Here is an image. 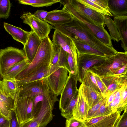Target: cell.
<instances>
[{"label": "cell", "instance_id": "3", "mask_svg": "<svg viewBox=\"0 0 127 127\" xmlns=\"http://www.w3.org/2000/svg\"><path fill=\"white\" fill-rule=\"evenodd\" d=\"M52 93L40 94L34 96L33 106V118L39 123V127H45L52 120L55 103L59 100Z\"/></svg>", "mask_w": 127, "mask_h": 127}, {"label": "cell", "instance_id": "21", "mask_svg": "<svg viewBox=\"0 0 127 127\" xmlns=\"http://www.w3.org/2000/svg\"><path fill=\"white\" fill-rule=\"evenodd\" d=\"M4 27L6 31L15 40L20 42L24 46L25 44L30 32L25 31L20 28L4 22Z\"/></svg>", "mask_w": 127, "mask_h": 127}, {"label": "cell", "instance_id": "9", "mask_svg": "<svg viewBox=\"0 0 127 127\" xmlns=\"http://www.w3.org/2000/svg\"><path fill=\"white\" fill-rule=\"evenodd\" d=\"M23 22L29 25L41 40L48 36L53 28L52 26L45 21H42L36 17L30 12H24L20 16Z\"/></svg>", "mask_w": 127, "mask_h": 127}, {"label": "cell", "instance_id": "14", "mask_svg": "<svg viewBox=\"0 0 127 127\" xmlns=\"http://www.w3.org/2000/svg\"><path fill=\"white\" fill-rule=\"evenodd\" d=\"M122 111L118 110L110 114L93 118L85 120L87 127H116Z\"/></svg>", "mask_w": 127, "mask_h": 127}, {"label": "cell", "instance_id": "42", "mask_svg": "<svg viewBox=\"0 0 127 127\" xmlns=\"http://www.w3.org/2000/svg\"><path fill=\"white\" fill-rule=\"evenodd\" d=\"M116 127H127V110L120 115Z\"/></svg>", "mask_w": 127, "mask_h": 127}, {"label": "cell", "instance_id": "2", "mask_svg": "<svg viewBox=\"0 0 127 127\" xmlns=\"http://www.w3.org/2000/svg\"><path fill=\"white\" fill-rule=\"evenodd\" d=\"M53 53V44L49 36L41 39L33 60L15 80L17 81L21 80L34 73L40 68L50 65Z\"/></svg>", "mask_w": 127, "mask_h": 127}, {"label": "cell", "instance_id": "31", "mask_svg": "<svg viewBox=\"0 0 127 127\" xmlns=\"http://www.w3.org/2000/svg\"><path fill=\"white\" fill-rule=\"evenodd\" d=\"M78 0L84 5L103 15L110 16H112L110 12L106 10L98 4L94 2L92 0Z\"/></svg>", "mask_w": 127, "mask_h": 127}, {"label": "cell", "instance_id": "26", "mask_svg": "<svg viewBox=\"0 0 127 127\" xmlns=\"http://www.w3.org/2000/svg\"><path fill=\"white\" fill-rule=\"evenodd\" d=\"M15 107V99L6 97L0 92V111L1 114L9 120L10 111L14 110Z\"/></svg>", "mask_w": 127, "mask_h": 127}, {"label": "cell", "instance_id": "45", "mask_svg": "<svg viewBox=\"0 0 127 127\" xmlns=\"http://www.w3.org/2000/svg\"><path fill=\"white\" fill-rule=\"evenodd\" d=\"M0 127H9V120L2 114L0 115Z\"/></svg>", "mask_w": 127, "mask_h": 127}, {"label": "cell", "instance_id": "4", "mask_svg": "<svg viewBox=\"0 0 127 127\" xmlns=\"http://www.w3.org/2000/svg\"><path fill=\"white\" fill-rule=\"evenodd\" d=\"M127 64V52H118L107 58L103 63L95 65L89 69L100 76L113 75Z\"/></svg>", "mask_w": 127, "mask_h": 127}, {"label": "cell", "instance_id": "17", "mask_svg": "<svg viewBox=\"0 0 127 127\" xmlns=\"http://www.w3.org/2000/svg\"><path fill=\"white\" fill-rule=\"evenodd\" d=\"M89 109L84 95L83 84L82 83L78 89L77 99L73 109V117L84 122L86 119Z\"/></svg>", "mask_w": 127, "mask_h": 127}, {"label": "cell", "instance_id": "33", "mask_svg": "<svg viewBox=\"0 0 127 127\" xmlns=\"http://www.w3.org/2000/svg\"><path fill=\"white\" fill-rule=\"evenodd\" d=\"M11 6L9 0H0V19L9 17Z\"/></svg>", "mask_w": 127, "mask_h": 127}, {"label": "cell", "instance_id": "48", "mask_svg": "<svg viewBox=\"0 0 127 127\" xmlns=\"http://www.w3.org/2000/svg\"><path fill=\"white\" fill-rule=\"evenodd\" d=\"M127 71V64H126L121 68L114 72L113 75L121 74Z\"/></svg>", "mask_w": 127, "mask_h": 127}, {"label": "cell", "instance_id": "36", "mask_svg": "<svg viewBox=\"0 0 127 127\" xmlns=\"http://www.w3.org/2000/svg\"><path fill=\"white\" fill-rule=\"evenodd\" d=\"M106 101L100 106L91 118L107 115L114 112L110 108L106 106Z\"/></svg>", "mask_w": 127, "mask_h": 127}, {"label": "cell", "instance_id": "47", "mask_svg": "<svg viewBox=\"0 0 127 127\" xmlns=\"http://www.w3.org/2000/svg\"><path fill=\"white\" fill-rule=\"evenodd\" d=\"M86 72H87L89 77H90V78L93 83L96 87L97 89L99 90V91L100 92V90L97 85L95 79L93 74V72L90 69L87 70Z\"/></svg>", "mask_w": 127, "mask_h": 127}, {"label": "cell", "instance_id": "25", "mask_svg": "<svg viewBox=\"0 0 127 127\" xmlns=\"http://www.w3.org/2000/svg\"><path fill=\"white\" fill-rule=\"evenodd\" d=\"M50 65L43 67L34 73L20 81H17L19 87L47 77L50 74Z\"/></svg>", "mask_w": 127, "mask_h": 127}, {"label": "cell", "instance_id": "37", "mask_svg": "<svg viewBox=\"0 0 127 127\" xmlns=\"http://www.w3.org/2000/svg\"><path fill=\"white\" fill-rule=\"evenodd\" d=\"M121 97L120 89L117 92L112 102L108 106L113 112H116L118 110H123L120 108Z\"/></svg>", "mask_w": 127, "mask_h": 127}, {"label": "cell", "instance_id": "49", "mask_svg": "<svg viewBox=\"0 0 127 127\" xmlns=\"http://www.w3.org/2000/svg\"><path fill=\"white\" fill-rule=\"evenodd\" d=\"M82 127H86V126H85L84 124L83 126Z\"/></svg>", "mask_w": 127, "mask_h": 127}, {"label": "cell", "instance_id": "20", "mask_svg": "<svg viewBox=\"0 0 127 127\" xmlns=\"http://www.w3.org/2000/svg\"><path fill=\"white\" fill-rule=\"evenodd\" d=\"M20 89L15 80L2 78L0 80V92L6 97L15 99Z\"/></svg>", "mask_w": 127, "mask_h": 127}, {"label": "cell", "instance_id": "30", "mask_svg": "<svg viewBox=\"0 0 127 127\" xmlns=\"http://www.w3.org/2000/svg\"><path fill=\"white\" fill-rule=\"evenodd\" d=\"M60 0H19V3L29 5L34 7H48L58 2Z\"/></svg>", "mask_w": 127, "mask_h": 127}, {"label": "cell", "instance_id": "46", "mask_svg": "<svg viewBox=\"0 0 127 127\" xmlns=\"http://www.w3.org/2000/svg\"><path fill=\"white\" fill-rule=\"evenodd\" d=\"M116 90L114 92L108 96L106 97V106H108L112 101L116 95L118 90Z\"/></svg>", "mask_w": 127, "mask_h": 127}, {"label": "cell", "instance_id": "5", "mask_svg": "<svg viewBox=\"0 0 127 127\" xmlns=\"http://www.w3.org/2000/svg\"><path fill=\"white\" fill-rule=\"evenodd\" d=\"M27 59L23 50L11 46L0 49V78L11 67Z\"/></svg>", "mask_w": 127, "mask_h": 127}, {"label": "cell", "instance_id": "12", "mask_svg": "<svg viewBox=\"0 0 127 127\" xmlns=\"http://www.w3.org/2000/svg\"><path fill=\"white\" fill-rule=\"evenodd\" d=\"M51 92L46 77L21 86L20 88L18 96L19 97L34 96L39 94L46 95Z\"/></svg>", "mask_w": 127, "mask_h": 127}, {"label": "cell", "instance_id": "16", "mask_svg": "<svg viewBox=\"0 0 127 127\" xmlns=\"http://www.w3.org/2000/svg\"><path fill=\"white\" fill-rule=\"evenodd\" d=\"M127 71L119 74L100 76L107 88L106 97L127 84Z\"/></svg>", "mask_w": 127, "mask_h": 127}, {"label": "cell", "instance_id": "18", "mask_svg": "<svg viewBox=\"0 0 127 127\" xmlns=\"http://www.w3.org/2000/svg\"><path fill=\"white\" fill-rule=\"evenodd\" d=\"M73 17L69 12L63 8L61 10L48 12L44 21L54 26L68 23L72 20Z\"/></svg>", "mask_w": 127, "mask_h": 127}, {"label": "cell", "instance_id": "34", "mask_svg": "<svg viewBox=\"0 0 127 127\" xmlns=\"http://www.w3.org/2000/svg\"><path fill=\"white\" fill-rule=\"evenodd\" d=\"M57 66L58 67H63L66 69L69 73H71L68 62L67 52L64 50L61 47L59 54Z\"/></svg>", "mask_w": 127, "mask_h": 127}, {"label": "cell", "instance_id": "8", "mask_svg": "<svg viewBox=\"0 0 127 127\" xmlns=\"http://www.w3.org/2000/svg\"><path fill=\"white\" fill-rule=\"evenodd\" d=\"M61 3L64 5V8L69 12L73 16L86 25L99 40L106 46L113 48L110 35L104 29V26H98L87 22L71 7L65 3Z\"/></svg>", "mask_w": 127, "mask_h": 127}, {"label": "cell", "instance_id": "35", "mask_svg": "<svg viewBox=\"0 0 127 127\" xmlns=\"http://www.w3.org/2000/svg\"><path fill=\"white\" fill-rule=\"evenodd\" d=\"M121 102L120 108L123 111L127 110V84H124L120 89Z\"/></svg>", "mask_w": 127, "mask_h": 127}, {"label": "cell", "instance_id": "43", "mask_svg": "<svg viewBox=\"0 0 127 127\" xmlns=\"http://www.w3.org/2000/svg\"><path fill=\"white\" fill-rule=\"evenodd\" d=\"M39 126L37 121L33 118L21 124L20 127H39Z\"/></svg>", "mask_w": 127, "mask_h": 127}, {"label": "cell", "instance_id": "1", "mask_svg": "<svg viewBox=\"0 0 127 127\" xmlns=\"http://www.w3.org/2000/svg\"><path fill=\"white\" fill-rule=\"evenodd\" d=\"M72 20L67 23L53 26L55 29L69 38L84 42L104 53L107 57L118 52L114 48L104 44L98 39L84 23L73 16Z\"/></svg>", "mask_w": 127, "mask_h": 127}, {"label": "cell", "instance_id": "40", "mask_svg": "<svg viewBox=\"0 0 127 127\" xmlns=\"http://www.w3.org/2000/svg\"><path fill=\"white\" fill-rule=\"evenodd\" d=\"M84 125V122L80 121L73 117L66 119L65 122V127H82Z\"/></svg>", "mask_w": 127, "mask_h": 127}, {"label": "cell", "instance_id": "19", "mask_svg": "<svg viewBox=\"0 0 127 127\" xmlns=\"http://www.w3.org/2000/svg\"><path fill=\"white\" fill-rule=\"evenodd\" d=\"M41 40L32 30L28 37L23 49L27 59L31 63L37 53Z\"/></svg>", "mask_w": 127, "mask_h": 127}, {"label": "cell", "instance_id": "10", "mask_svg": "<svg viewBox=\"0 0 127 127\" xmlns=\"http://www.w3.org/2000/svg\"><path fill=\"white\" fill-rule=\"evenodd\" d=\"M68 73L66 69L58 67L46 77L50 91L57 96L61 95L68 79Z\"/></svg>", "mask_w": 127, "mask_h": 127}, {"label": "cell", "instance_id": "29", "mask_svg": "<svg viewBox=\"0 0 127 127\" xmlns=\"http://www.w3.org/2000/svg\"><path fill=\"white\" fill-rule=\"evenodd\" d=\"M104 25L107 26L109 31L111 39L117 42L120 41V36L114 21L109 16L104 15Z\"/></svg>", "mask_w": 127, "mask_h": 127}, {"label": "cell", "instance_id": "44", "mask_svg": "<svg viewBox=\"0 0 127 127\" xmlns=\"http://www.w3.org/2000/svg\"><path fill=\"white\" fill-rule=\"evenodd\" d=\"M48 12L44 10H37L33 14L36 18L39 19L44 21V20L47 16Z\"/></svg>", "mask_w": 127, "mask_h": 127}, {"label": "cell", "instance_id": "50", "mask_svg": "<svg viewBox=\"0 0 127 127\" xmlns=\"http://www.w3.org/2000/svg\"><path fill=\"white\" fill-rule=\"evenodd\" d=\"M1 112H0V115H1Z\"/></svg>", "mask_w": 127, "mask_h": 127}, {"label": "cell", "instance_id": "24", "mask_svg": "<svg viewBox=\"0 0 127 127\" xmlns=\"http://www.w3.org/2000/svg\"><path fill=\"white\" fill-rule=\"evenodd\" d=\"M72 40L68 37L57 30L55 31L52 41L53 44L60 45L69 54L72 53Z\"/></svg>", "mask_w": 127, "mask_h": 127}, {"label": "cell", "instance_id": "23", "mask_svg": "<svg viewBox=\"0 0 127 127\" xmlns=\"http://www.w3.org/2000/svg\"><path fill=\"white\" fill-rule=\"evenodd\" d=\"M108 5L115 17L127 16V0H108Z\"/></svg>", "mask_w": 127, "mask_h": 127}, {"label": "cell", "instance_id": "51", "mask_svg": "<svg viewBox=\"0 0 127 127\" xmlns=\"http://www.w3.org/2000/svg\"></svg>", "mask_w": 127, "mask_h": 127}, {"label": "cell", "instance_id": "38", "mask_svg": "<svg viewBox=\"0 0 127 127\" xmlns=\"http://www.w3.org/2000/svg\"><path fill=\"white\" fill-rule=\"evenodd\" d=\"M93 74L95 79L97 85L103 97H106L107 88L103 81L100 76L93 72Z\"/></svg>", "mask_w": 127, "mask_h": 127}, {"label": "cell", "instance_id": "27", "mask_svg": "<svg viewBox=\"0 0 127 127\" xmlns=\"http://www.w3.org/2000/svg\"><path fill=\"white\" fill-rule=\"evenodd\" d=\"M72 40L75 45L77 55L82 54H86L107 57L103 53L84 42L78 40Z\"/></svg>", "mask_w": 127, "mask_h": 127}, {"label": "cell", "instance_id": "39", "mask_svg": "<svg viewBox=\"0 0 127 127\" xmlns=\"http://www.w3.org/2000/svg\"><path fill=\"white\" fill-rule=\"evenodd\" d=\"M106 97H103L97 104L89 109L85 120L89 119L91 118L100 106L106 100Z\"/></svg>", "mask_w": 127, "mask_h": 127}, {"label": "cell", "instance_id": "7", "mask_svg": "<svg viewBox=\"0 0 127 127\" xmlns=\"http://www.w3.org/2000/svg\"><path fill=\"white\" fill-rule=\"evenodd\" d=\"M34 96L19 97L18 94L15 98L14 110L19 124L33 118V106Z\"/></svg>", "mask_w": 127, "mask_h": 127}, {"label": "cell", "instance_id": "28", "mask_svg": "<svg viewBox=\"0 0 127 127\" xmlns=\"http://www.w3.org/2000/svg\"><path fill=\"white\" fill-rule=\"evenodd\" d=\"M30 63L27 59L17 63L10 68L1 78L15 80V77Z\"/></svg>", "mask_w": 127, "mask_h": 127}, {"label": "cell", "instance_id": "32", "mask_svg": "<svg viewBox=\"0 0 127 127\" xmlns=\"http://www.w3.org/2000/svg\"><path fill=\"white\" fill-rule=\"evenodd\" d=\"M78 94L74 96L68 104L61 111V115L66 119L73 117V109L77 101Z\"/></svg>", "mask_w": 127, "mask_h": 127}, {"label": "cell", "instance_id": "6", "mask_svg": "<svg viewBox=\"0 0 127 127\" xmlns=\"http://www.w3.org/2000/svg\"><path fill=\"white\" fill-rule=\"evenodd\" d=\"M60 2L71 7L87 22L98 26H105L104 15L84 5L78 0H60Z\"/></svg>", "mask_w": 127, "mask_h": 127}, {"label": "cell", "instance_id": "13", "mask_svg": "<svg viewBox=\"0 0 127 127\" xmlns=\"http://www.w3.org/2000/svg\"><path fill=\"white\" fill-rule=\"evenodd\" d=\"M77 81L74 74L69 73L59 101V109L61 111L68 104L74 96L78 94Z\"/></svg>", "mask_w": 127, "mask_h": 127}, {"label": "cell", "instance_id": "11", "mask_svg": "<svg viewBox=\"0 0 127 127\" xmlns=\"http://www.w3.org/2000/svg\"><path fill=\"white\" fill-rule=\"evenodd\" d=\"M77 55L78 81L81 83L87 70L95 65L103 62L108 58L105 56L86 54Z\"/></svg>", "mask_w": 127, "mask_h": 127}, {"label": "cell", "instance_id": "22", "mask_svg": "<svg viewBox=\"0 0 127 127\" xmlns=\"http://www.w3.org/2000/svg\"><path fill=\"white\" fill-rule=\"evenodd\" d=\"M127 16L114 17V21L121 41V46L127 52Z\"/></svg>", "mask_w": 127, "mask_h": 127}, {"label": "cell", "instance_id": "41", "mask_svg": "<svg viewBox=\"0 0 127 127\" xmlns=\"http://www.w3.org/2000/svg\"><path fill=\"white\" fill-rule=\"evenodd\" d=\"M10 118L9 120V127H20L16 114L14 110H12L10 112Z\"/></svg>", "mask_w": 127, "mask_h": 127}, {"label": "cell", "instance_id": "15", "mask_svg": "<svg viewBox=\"0 0 127 127\" xmlns=\"http://www.w3.org/2000/svg\"><path fill=\"white\" fill-rule=\"evenodd\" d=\"M82 83L83 84L85 98L90 109L103 97L100 92L93 83L87 72Z\"/></svg>", "mask_w": 127, "mask_h": 127}]
</instances>
